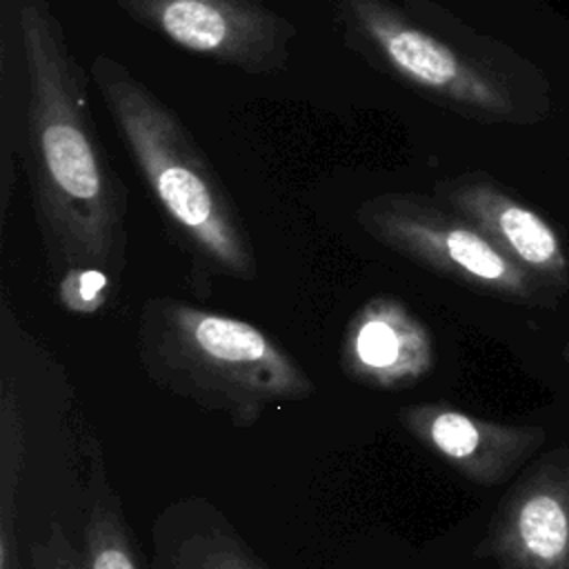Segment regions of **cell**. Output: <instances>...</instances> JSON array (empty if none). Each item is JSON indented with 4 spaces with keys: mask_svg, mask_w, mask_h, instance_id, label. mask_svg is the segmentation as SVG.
<instances>
[{
    "mask_svg": "<svg viewBox=\"0 0 569 569\" xmlns=\"http://www.w3.org/2000/svg\"><path fill=\"white\" fill-rule=\"evenodd\" d=\"M91 80L162 218L193 262L238 280L258 273L251 236L218 171L184 127L124 62L98 53Z\"/></svg>",
    "mask_w": 569,
    "mask_h": 569,
    "instance_id": "obj_3",
    "label": "cell"
},
{
    "mask_svg": "<svg viewBox=\"0 0 569 569\" xmlns=\"http://www.w3.org/2000/svg\"><path fill=\"white\" fill-rule=\"evenodd\" d=\"M345 44L420 98L478 122L542 116V78L433 0H325Z\"/></svg>",
    "mask_w": 569,
    "mask_h": 569,
    "instance_id": "obj_2",
    "label": "cell"
},
{
    "mask_svg": "<svg viewBox=\"0 0 569 569\" xmlns=\"http://www.w3.org/2000/svg\"><path fill=\"white\" fill-rule=\"evenodd\" d=\"M356 222L378 244L480 293L531 307H553L560 298L436 196L378 193L358 207Z\"/></svg>",
    "mask_w": 569,
    "mask_h": 569,
    "instance_id": "obj_5",
    "label": "cell"
},
{
    "mask_svg": "<svg viewBox=\"0 0 569 569\" xmlns=\"http://www.w3.org/2000/svg\"><path fill=\"white\" fill-rule=\"evenodd\" d=\"M433 196L471 220L507 258L562 296L569 289V253L558 231L480 171L438 180Z\"/></svg>",
    "mask_w": 569,
    "mask_h": 569,
    "instance_id": "obj_8",
    "label": "cell"
},
{
    "mask_svg": "<svg viewBox=\"0 0 569 569\" xmlns=\"http://www.w3.org/2000/svg\"><path fill=\"white\" fill-rule=\"evenodd\" d=\"M398 420L422 447L482 487L509 480L545 440L540 429L485 420L447 402L407 405Z\"/></svg>",
    "mask_w": 569,
    "mask_h": 569,
    "instance_id": "obj_9",
    "label": "cell"
},
{
    "mask_svg": "<svg viewBox=\"0 0 569 569\" xmlns=\"http://www.w3.org/2000/svg\"><path fill=\"white\" fill-rule=\"evenodd\" d=\"M138 358L153 385L238 427L316 391L296 358L256 325L169 296L142 305Z\"/></svg>",
    "mask_w": 569,
    "mask_h": 569,
    "instance_id": "obj_4",
    "label": "cell"
},
{
    "mask_svg": "<svg viewBox=\"0 0 569 569\" xmlns=\"http://www.w3.org/2000/svg\"><path fill=\"white\" fill-rule=\"evenodd\" d=\"M173 47L251 76L282 71L296 24L262 0H116Z\"/></svg>",
    "mask_w": 569,
    "mask_h": 569,
    "instance_id": "obj_6",
    "label": "cell"
},
{
    "mask_svg": "<svg viewBox=\"0 0 569 569\" xmlns=\"http://www.w3.org/2000/svg\"><path fill=\"white\" fill-rule=\"evenodd\" d=\"M153 569H269L207 500L169 505L153 522Z\"/></svg>",
    "mask_w": 569,
    "mask_h": 569,
    "instance_id": "obj_11",
    "label": "cell"
},
{
    "mask_svg": "<svg viewBox=\"0 0 569 569\" xmlns=\"http://www.w3.org/2000/svg\"><path fill=\"white\" fill-rule=\"evenodd\" d=\"M31 569H140L116 493L98 485L84 520L82 547H73L60 522L51 520L29 547Z\"/></svg>",
    "mask_w": 569,
    "mask_h": 569,
    "instance_id": "obj_12",
    "label": "cell"
},
{
    "mask_svg": "<svg viewBox=\"0 0 569 569\" xmlns=\"http://www.w3.org/2000/svg\"><path fill=\"white\" fill-rule=\"evenodd\" d=\"M27 76V171L53 273L91 267L118 280L127 264V189L91 118L84 71L47 0L18 13Z\"/></svg>",
    "mask_w": 569,
    "mask_h": 569,
    "instance_id": "obj_1",
    "label": "cell"
},
{
    "mask_svg": "<svg viewBox=\"0 0 569 569\" xmlns=\"http://www.w3.org/2000/svg\"><path fill=\"white\" fill-rule=\"evenodd\" d=\"M500 569H569V451L531 465L493 513L482 545Z\"/></svg>",
    "mask_w": 569,
    "mask_h": 569,
    "instance_id": "obj_7",
    "label": "cell"
},
{
    "mask_svg": "<svg viewBox=\"0 0 569 569\" xmlns=\"http://www.w3.org/2000/svg\"><path fill=\"white\" fill-rule=\"evenodd\" d=\"M431 367V333L400 300L376 296L351 316L340 347V369L349 380L400 391L422 380Z\"/></svg>",
    "mask_w": 569,
    "mask_h": 569,
    "instance_id": "obj_10",
    "label": "cell"
},
{
    "mask_svg": "<svg viewBox=\"0 0 569 569\" xmlns=\"http://www.w3.org/2000/svg\"><path fill=\"white\" fill-rule=\"evenodd\" d=\"M111 287L113 280L109 273L91 267H76L60 276L58 298L67 311L89 316L107 305Z\"/></svg>",
    "mask_w": 569,
    "mask_h": 569,
    "instance_id": "obj_13",
    "label": "cell"
}]
</instances>
